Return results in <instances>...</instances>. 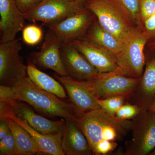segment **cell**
I'll list each match as a JSON object with an SVG mask.
<instances>
[{
	"label": "cell",
	"mask_w": 155,
	"mask_h": 155,
	"mask_svg": "<svg viewBox=\"0 0 155 155\" xmlns=\"http://www.w3.org/2000/svg\"><path fill=\"white\" fill-rule=\"evenodd\" d=\"M14 100H17V97L12 87L1 84L0 102L8 103Z\"/></svg>",
	"instance_id": "f1b7e54d"
},
{
	"label": "cell",
	"mask_w": 155,
	"mask_h": 155,
	"mask_svg": "<svg viewBox=\"0 0 155 155\" xmlns=\"http://www.w3.org/2000/svg\"><path fill=\"white\" fill-rule=\"evenodd\" d=\"M140 78L128 77L115 70L99 73L97 77L91 80L83 81L97 99L118 95L128 98L135 90Z\"/></svg>",
	"instance_id": "8992f818"
},
{
	"label": "cell",
	"mask_w": 155,
	"mask_h": 155,
	"mask_svg": "<svg viewBox=\"0 0 155 155\" xmlns=\"http://www.w3.org/2000/svg\"><path fill=\"white\" fill-rule=\"evenodd\" d=\"M54 77L67 91L70 101L76 108L78 117L90 111L101 109L97 102V99L87 87L83 80H77L69 75L55 74Z\"/></svg>",
	"instance_id": "30bf717a"
},
{
	"label": "cell",
	"mask_w": 155,
	"mask_h": 155,
	"mask_svg": "<svg viewBox=\"0 0 155 155\" xmlns=\"http://www.w3.org/2000/svg\"><path fill=\"white\" fill-rule=\"evenodd\" d=\"M85 8L75 0H43L36 7L23 14L25 20L54 24Z\"/></svg>",
	"instance_id": "52a82bcc"
},
{
	"label": "cell",
	"mask_w": 155,
	"mask_h": 155,
	"mask_svg": "<svg viewBox=\"0 0 155 155\" xmlns=\"http://www.w3.org/2000/svg\"><path fill=\"white\" fill-rule=\"evenodd\" d=\"M22 39L26 44L33 46L38 44L43 37L41 28L35 25H31L24 27L22 30Z\"/></svg>",
	"instance_id": "603a6c76"
},
{
	"label": "cell",
	"mask_w": 155,
	"mask_h": 155,
	"mask_svg": "<svg viewBox=\"0 0 155 155\" xmlns=\"http://www.w3.org/2000/svg\"><path fill=\"white\" fill-rule=\"evenodd\" d=\"M22 45L19 39L13 40L0 44V82L12 86L26 76L27 65L20 55Z\"/></svg>",
	"instance_id": "ba28073f"
},
{
	"label": "cell",
	"mask_w": 155,
	"mask_h": 155,
	"mask_svg": "<svg viewBox=\"0 0 155 155\" xmlns=\"http://www.w3.org/2000/svg\"><path fill=\"white\" fill-rule=\"evenodd\" d=\"M74 121L86 137L92 152L101 142L120 140L132 126V121L121 120L101 109L87 112Z\"/></svg>",
	"instance_id": "7a4b0ae2"
},
{
	"label": "cell",
	"mask_w": 155,
	"mask_h": 155,
	"mask_svg": "<svg viewBox=\"0 0 155 155\" xmlns=\"http://www.w3.org/2000/svg\"><path fill=\"white\" fill-rule=\"evenodd\" d=\"M94 14L84 9L60 22L48 25L62 42H70L84 35L91 24Z\"/></svg>",
	"instance_id": "5bb4252c"
},
{
	"label": "cell",
	"mask_w": 155,
	"mask_h": 155,
	"mask_svg": "<svg viewBox=\"0 0 155 155\" xmlns=\"http://www.w3.org/2000/svg\"><path fill=\"white\" fill-rule=\"evenodd\" d=\"M17 100L24 102L39 113L54 118L75 120L78 117L75 106L54 94L37 86L27 76L12 85Z\"/></svg>",
	"instance_id": "6da1fadb"
},
{
	"label": "cell",
	"mask_w": 155,
	"mask_h": 155,
	"mask_svg": "<svg viewBox=\"0 0 155 155\" xmlns=\"http://www.w3.org/2000/svg\"><path fill=\"white\" fill-rule=\"evenodd\" d=\"M143 31L151 35L152 38L155 37V13L145 20Z\"/></svg>",
	"instance_id": "4dcf8cb0"
},
{
	"label": "cell",
	"mask_w": 155,
	"mask_h": 155,
	"mask_svg": "<svg viewBox=\"0 0 155 155\" xmlns=\"http://www.w3.org/2000/svg\"><path fill=\"white\" fill-rule=\"evenodd\" d=\"M0 119L5 120L8 124L16 141L18 155L43 153L28 131L14 119L7 116H1Z\"/></svg>",
	"instance_id": "ffe728a7"
},
{
	"label": "cell",
	"mask_w": 155,
	"mask_h": 155,
	"mask_svg": "<svg viewBox=\"0 0 155 155\" xmlns=\"http://www.w3.org/2000/svg\"><path fill=\"white\" fill-rule=\"evenodd\" d=\"M11 130L8 124L5 120H1L0 122V140L2 139Z\"/></svg>",
	"instance_id": "1f68e13d"
},
{
	"label": "cell",
	"mask_w": 155,
	"mask_h": 155,
	"mask_svg": "<svg viewBox=\"0 0 155 155\" xmlns=\"http://www.w3.org/2000/svg\"><path fill=\"white\" fill-rule=\"evenodd\" d=\"M126 99V97L123 96H114L97 99V101L103 110L112 116H115L119 108L125 104Z\"/></svg>",
	"instance_id": "7402d4cb"
},
{
	"label": "cell",
	"mask_w": 155,
	"mask_h": 155,
	"mask_svg": "<svg viewBox=\"0 0 155 155\" xmlns=\"http://www.w3.org/2000/svg\"><path fill=\"white\" fill-rule=\"evenodd\" d=\"M85 7L94 14L103 28L123 42L136 28L119 0H89Z\"/></svg>",
	"instance_id": "3957f363"
},
{
	"label": "cell",
	"mask_w": 155,
	"mask_h": 155,
	"mask_svg": "<svg viewBox=\"0 0 155 155\" xmlns=\"http://www.w3.org/2000/svg\"><path fill=\"white\" fill-rule=\"evenodd\" d=\"M27 73L30 80L39 88L61 98H67L63 85L58 80L39 70L30 60H28Z\"/></svg>",
	"instance_id": "d6986e66"
},
{
	"label": "cell",
	"mask_w": 155,
	"mask_h": 155,
	"mask_svg": "<svg viewBox=\"0 0 155 155\" xmlns=\"http://www.w3.org/2000/svg\"><path fill=\"white\" fill-rule=\"evenodd\" d=\"M61 145L64 155L93 154L86 137L73 119L66 120Z\"/></svg>",
	"instance_id": "e0dca14e"
},
{
	"label": "cell",
	"mask_w": 155,
	"mask_h": 155,
	"mask_svg": "<svg viewBox=\"0 0 155 155\" xmlns=\"http://www.w3.org/2000/svg\"><path fill=\"white\" fill-rule=\"evenodd\" d=\"M0 155H18L17 144L11 130L0 140Z\"/></svg>",
	"instance_id": "d4e9b609"
},
{
	"label": "cell",
	"mask_w": 155,
	"mask_h": 155,
	"mask_svg": "<svg viewBox=\"0 0 155 155\" xmlns=\"http://www.w3.org/2000/svg\"><path fill=\"white\" fill-rule=\"evenodd\" d=\"M62 41L50 29L48 31L39 51L33 54L34 64L52 69L61 76L68 75L62 61L61 51Z\"/></svg>",
	"instance_id": "4fadbf2b"
},
{
	"label": "cell",
	"mask_w": 155,
	"mask_h": 155,
	"mask_svg": "<svg viewBox=\"0 0 155 155\" xmlns=\"http://www.w3.org/2000/svg\"><path fill=\"white\" fill-rule=\"evenodd\" d=\"M1 43L16 39L24 28L25 19L15 0H0Z\"/></svg>",
	"instance_id": "9a60e30c"
},
{
	"label": "cell",
	"mask_w": 155,
	"mask_h": 155,
	"mask_svg": "<svg viewBox=\"0 0 155 155\" xmlns=\"http://www.w3.org/2000/svg\"><path fill=\"white\" fill-rule=\"evenodd\" d=\"M86 38L105 48L116 58L122 51L124 45V42L103 28L98 21L93 23Z\"/></svg>",
	"instance_id": "44dd1931"
},
{
	"label": "cell",
	"mask_w": 155,
	"mask_h": 155,
	"mask_svg": "<svg viewBox=\"0 0 155 155\" xmlns=\"http://www.w3.org/2000/svg\"><path fill=\"white\" fill-rule=\"evenodd\" d=\"M142 109L139 106L134 104H124L119 108L115 116L121 120H130L134 119Z\"/></svg>",
	"instance_id": "484cf974"
},
{
	"label": "cell",
	"mask_w": 155,
	"mask_h": 155,
	"mask_svg": "<svg viewBox=\"0 0 155 155\" xmlns=\"http://www.w3.org/2000/svg\"><path fill=\"white\" fill-rule=\"evenodd\" d=\"M70 42L84 56L99 73L114 72L117 69L116 56L105 48L85 38Z\"/></svg>",
	"instance_id": "7c38bea8"
},
{
	"label": "cell",
	"mask_w": 155,
	"mask_h": 155,
	"mask_svg": "<svg viewBox=\"0 0 155 155\" xmlns=\"http://www.w3.org/2000/svg\"><path fill=\"white\" fill-rule=\"evenodd\" d=\"M43 0H15L17 7L23 14L27 13L36 7Z\"/></svg>",
	"instance_id": "f546056e"
},
{
	"label": "cell",
	"mask_w": 155,
	"mask_h": 155,
	"mask_svg": "<svg viewBox=\"0 0 155 155\" xmlns=\"http://www.w3.org/2000/svg\"><path fill=\"white\" fill-rule=\"evenodd\" d=\"M152 37L136 28L124 42L123 49L117 57L115 71L128 77L141 78L146 64L144 48Z\"/></svg>",
	"instance_id": "277c9868"
},
{
	"label": "cell",
	"mask_w": 155,
	"mask_h": 155,
	"mask_svg": "<svg viewBox=\"0 0 155 155\" xmlns=\"http://www.w3.org/2000/svg\"><path fill=\"white\" fill-rule=\"evenodd\" d=\"M3 116H8L14 119L27 130L43 153L51 155H65L59 140L52 137L44 135L35 130L26 121L15 115L9 104L0 102V117Z\"/></svg>",
	"instance_id": "2e32d148"
},
{
	"label": "cell",
	"mask_w": 155,
	"mask_h": 155,
	"mask_svg": "<svg viewBox=\"0 0 155 155\" xmlns=\"http://www.w3.org/2000/svg\"><path fill=\"white\" fill-rule=\"evenodd\" d=\"M116 141L104 140L99 143L93 150L94 155H106L114 151L117 147Z\"/></svg>",
	"instance_id": "83f0119b"
},
{
	"label": "cell",
	"mask_w": 155,
	"mask_h": 155,
	"mask_svg": "<svg viewBox=\"0 0 155 155\" xmlns=\"http://www.w3.org/2000/svg\"><path fill=\"white\" fill-rule=\"evenodd\" d=\"M6 103L10 105L17 117L26 121L35 130L44 135L57 139L61 143L66 124L65 119L50 120L36 114L29 106L17 100Z\"/></svg>",
	"instance_id": "9c48e42d"
},
{
	"label": "cell",
	"mask_w": 155,
	"mask_h": 155,
	"mask_svg": "<svg viewBox=\"0 0 155 155\" xmlns=\"http://www.w3.org/2000/svg\"><path fill=\"white\" fill-rule=\"evenodd\" d=\"M148 109L150 110L155 112V100L154 101L152 104L150 106V107Z\"/></svg>",
	"instance_id": "836d02e7"
},
{
	"label": "cell",
	"mask_w": 155,
	"mask_h": 155,
	"mask_svg": "<svg viewBox=\"0 0 155 155\" xmlns=\"http://www.w3.org/2000/svg\"><path fill=\"white\" fill-rule=\"evenodd\" d=\"M75 1H77L78 2H80L85 5V3L87 2H88V1H89V0H75Z\"/></svg>",
	"instance_id": "e575fe53"
},
{
	"label": "cell",
	"mask_w": 155,
	"mask_h": 155,
	"mask_svg": "<svg viewBox=\"0 0 155 155\" xmlns=\"http://www.w3.org/2000/svg\"><path fill=\"white\" fill-rule=\"evenodd\" d=\"M140 11L143 27L145 20L155 13V0H140Z\"/></svg>",
	"instance_id": "4316f807"
},
{
	"label": "cell",
	"mask_w": 155,
	"mask_h": 155,
	"mask_svg": "<svg viewBox=\"0 0 155 155\" xmlns=\"http://www.w3.org/2000/svg\"><path fill=\"white\" fill-rule=\"evenodd\" d=\"M131 96L134 97L135 100L134 104L137 105L142 109H148L154 101L155 57L150 58L146 63L143 75Z\"/></svg>",
	"instance_id": "ac0fdd59"
},
{
	"label": "cell",
	"mask_w": 155,
	"mask_h": 155,
	"mask_svg": "<svg viewBox=\"0 0 155 155\" xmlns=\"http://www.w3.org/2000/svg\"><path fill=\"white\" fill-rule=\"evenodd\" d=\"M132 120V137L125 155H146L155 149V112L143 108Z\"/></svg>",
	"instance_id": "5b68a950"
},
{
	"label": "cell",
	"mask_w": 155,
	"mask_h": 155,
	"mask_svg": "<svg viewBox=\"0 0 155 155\" xmlns=\"http://www.w3.org/2000/svg\"><path fill=\"white\" fill-rule=\"evenodd\" d=\"M139 29L143 31L140 16V0H119Z\"/></svg>",
	"instance_id": "cb8c5ba5"
},
{
	"label": "cell",
	"mask_w": 155,
	"mask_h": 155,
	"mask_svg": "<svg viewBox=\"0 0 155 155\" xmlns=\"http://www.w3.org/2000/svg\"><path fill=\"white\" fill-rule=\"evenodd\" d=\"M61 51L64 67L70 77L77 80H89L96 78L99 74L70 42H62Z\"/></svg>",
	"instance_id": "8fae6325"
},
{
	"label": "cell",
	"mask_w": 155,
	"mask_h": 155,
	"mask_svg": "<svg viewBox=\"0 0 155 155\" xmlns=\"http://www.w3.org/2000/svg\"><path fill=\"white\" fill-rule=\"evenodd\" d=\"M150 40H151V41L149 44V47L151 51H155V37L151 39Z\"/></svg>",
	"instance_id": "d6a6232c"
}]
</instances>
